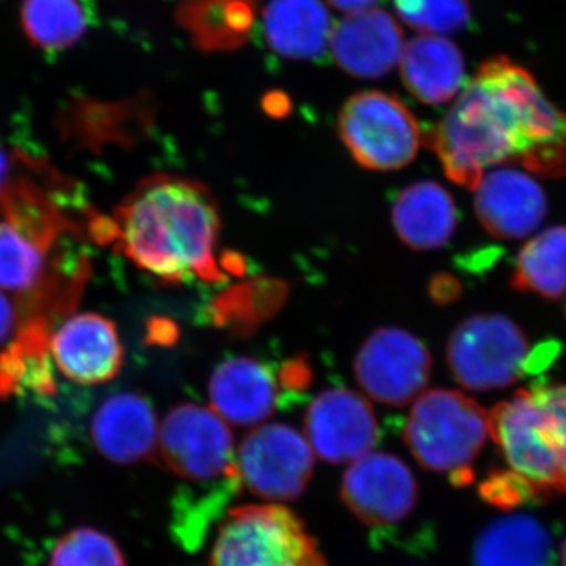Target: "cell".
Returning <instances> with one entry per match:
<instances>
[{"label": "cell", "instance_id": "6da1fadb", "mask_svg": "<svg viewBox=\"0 0 566 566\" xmlns=\"http://www.w3.org/2000/svg\"><path fill=\"white\" fill-rule=\"evenodd\" d=\"M447 177L475 189L488 167L523 159L538 169L566 150V117L534 76L506 57L483 63L427 136Z\"/></svg>", "mask_w": 566, "mask_h": 566}, {"label": "cell", "instance_id": "7a4b0ae2", "mask_svg": "<svg viewBox=\"0 0 566 566\" xmlns=\"http://www.w3.org/2000/svg\"><path fill=\"white\" fill-rule=\"evenodd\" d=\"M219 232L221 212L207 186L159 174L142 180L112 218H104L102 241L167 285L222 282Z\"/></svg>", "mask_w": 566, "mask_h": 566}, {"label": "cell", "instance_id": "3957f363", "mask_svg": "<svg viewBox=\"0 0 566 566\" xmlns=\"http://www.w3.org/2000/svg\"><path fill=\"white\" fill-rule=\"evenodd\" d=\"M490 433L538 497L566 494V385L517 390L490 412Z\"/></svg>", "mask_w": 566, "mask_h": 566}, {"label": "cell", "instance_id": "277c9868", "mask_svg": "<svg viewBox=\"0 0 566 566\" xmlns=\"http://www.w3.org/2000/svg\"><path fill=\"white\" fill-rule=\"evenodd\" d=\"M490 436L485 409L474 398L447 389L417 398L403 433L417 463L433 472H449L455 485L471 482V465Z\"/></svg>", "mask_w": 566, "mask_h": 566}, {"label": "cell", "instance_id": "5b68a950", "mask_svg": "<svg viewBox=\"0 0 566 566\" xmlns=\"http://www.w3.org/2000/svg\"><path fill=\"white\" fill-rule=\"evenodd\" d=\"M315 547L289 506H237L219 527L208 566H301Z\"/></svg>", "mask_w": 566, "mask_h": 566}, {"label": "cell", "instance_id": "8992f818", "mask_svg": "<svg viewBox=\"0 0 566 566\" xmlns=\"http://www.w3.org/2000/svg\"><path fill=\"white\" fill-rule=\"evenodd\" d=\"M338 133L354 161L365 169L389 172L403 169L422 147L419 122L390 93H354L338 114Z\"/></svg>", "mask_w": 566, "mask_h": 566}, {"label": "cell", "instance_id": "52a82bcc", "mask_svg": "<svg viewBox=\"0 0 566 566\" xmlns=\"http://www.w3.org/2000/svg\"><path fill=\"white\" fill-rule=\"evenodd\" d=\"M523 327L505 315H474L458 324L447 344V364L461 386L475 392L515 385L528 364Z\"/></svg>", "mask_w": 566, "mask_h": 566}, {"label": "cell", "instance_id": "ba28073f", "mask_svg": "<svg viewBox=\"0 0 566 566\" xmlns=\"http://www.w3.org/2000/svg\"><path fill=\"white\" fill-rule=\"evenodd\" d=\"M234 465L240 485L249 493L282 504L303 495L314 475V450L289 424H264L245 436Z\"/></svg>", "mask_w": 566, "mask_h": 566}, {"label": "cell", "instance_id": "9c48e42d", "mask_svg": "<svg viewBox=\"0 0 566 566\" xmlns=\"http://www.w3.org/2000/svg\"><path fill=\"white\" fill-rule=\"evenodd\" d=\"M158 453L169 471L189 482L237 475L232 431L218 412L203 406L180 405L166 416Z\"/></svg>", "mask_w": 566, "mask_h": 566}, {"label": "cell", "instance_id": "30bf717a", "mask_svg": "<svg viewBox=\"0 0 566 566\" xmlns=\"http://www.w3.org/2000/svg\"><path fill=\"white\" fill-rule=\"evenodd\" d=\"M357 382L382 405L405 406L422 394L431 375L427 346L397 327L375 331L354 363Z\"/></svg>", "mask_w": 566, "mask_h": 566}, {"label": "cell", "instance_id": "8fae6325", "mask_svg": "<svg viewBox=\"0 0 566 566\" xmlns=\"http://www.w3.org/2000/svg\"><path fill=\"white\" fill-rule=\"evenodd\" d=\"M417 495L411 469L389 453H365L352 461L342 479V501L367 526L401 523L416 509Z\"/></svg>", "mask_w": 566, "mask_h": 566}, {"label": "cell", "instance_id": "7c38bea8", "mask_svg": "<svg viewBox=\"0 0 566 566\" xmlns=\"http://www.w3.org/2000/svg\"><path fill=\"white\" fill-rule=\"evenodd\" d=\"M304 427L312 450L333 464L357 460L379 441L374 409L363 395L348 389L319 394L308 406Z\"/></svg>", "mask_w": 566, "mask_h": 566}, {"label": "cell", "instance_id": "4fadbf2b", "mask_svg": "<svg viewBox=\"0 0 566 566\" xmlns=\"http://www.w3.org/2000/svg\"><path fill=\"white\" fill-rule=\"evenodd\" d=\"M403 31L386 10L371 9L346 14L333 29L329 50L349 76L378 80L400 63Z\"/></svg>", "mask_w": 566, "mask_h": 566}, {"label": "cell", "instance_id": "5bb4252c", "mask_svg": "<svg viewBox=\"0 0 566 566\" xmlns=\"http://www.w3.org/2000/svg\"><path fill=\"white\" fill-rule=\"evenodd\" d=\"M475 212L491 237L524 240L545 221L547 197L528 175L515 169H497L483 175L476 186Z\"/></svg>", "mask_w": 566, "mask_h": 566}, {"label": "cell", "instance_id": "9a60e30c", "mask_svg": "<svg viewBox=\"0 0 566 566\" xmlns=\"http://www.w3.org/2000/svg\"><path fill=\"white\" fill-rule=\"evenodd\" d=\"M52 359L66 378L81 385H102L117 376L123 345L117 327L106 316H71L50 338Z\"/></svg>", "mask_w": 566, "mask_h": 566}, {"label": "cell", "instance_id": "2e32d148", "mask_svg": "<svg viewBox=\"0 0 566 566\" xmlns=\"http://www.w3.org/2000/svg\"><path fill=\"white\" fill-rule=\"evenodd\" d=\"M91 436L98 452L115 464H136L158 453V419L140 394L107 398L93 416Z\"/></svg>", "mask_w": 566, "mask_h": 566}, {"label": "cell", "instance_id": "e0dca14e", "mask_svg": "<svg viewBox=\"0 0 566 566\" xmlns=\"http://www.w3.org/2000/svg\"><path fill=\"white\" fill-rule=\"evenodd\" d=\"M277 381L268 365L251 357H233L216 368L210 381L212 408L226 422L253 427L273 415Z\"/></svg>", "mask_w": 566, "mask_h": 566}, {"label": "cell", "instance_id": "ac0fdd59", "mask_svg": "<svg viewBox=\"0 0 566 566\" xmlns=\"http://www.w3.org/2000/svg\"><path fill=\"white\" fill-rule=\"evenodd\" d=\"M398 65L406 91L428 106L452 102L464 85L463 54L442 35L409 41Z\"/></svg>", "mask_w": 566, "mask_h": 566}, {"label": "cell", "instance_id": "d6986e66", "mask_svg": "<svg viewBox=\"0 0 566 566\" xmlns=\"http://www.w3.org/2000/svg\"><path fill=\"white\" fill-rule=\"evenodd\" d=\"M392 221L398 237L412 251H433L449 243L455 232V202L438 182H416L398 193Z\"/></svg>", "mask_w": 566, "mask_h": 566}, {"label": "cell", "instance_id": "ffe728a7", "mask_svg": "<svg viewBox=\"0 0 566 566\" xmlns=\"http://www.w3.org/2000/svg\"><path fill=\"white\" fill-rule=\"evenodd\" d=\"M329 11L322 0H270L264 36L273 51L293 61H312L329 46Z\"/></svg>", "mask_w": 566, "mask_h": 566}, {"label": "cell", "instance_id": "44dd1931", "mask_svg": "<svg viewBox=\"0 0 566 566\" xmlns=\"http://www.w3.org/2000/svg\"><path fill=\"white\" fill-rule=\"evenodd\" d=\"M553 538L528 515L499 517L480 532L474 566H549Z\"/></svg>", "mask_w": 566, "mask_h": 566}, {"label": "cell", "instance_id": "7402d4cb", "mask_svg": "<svg viewBox=\"0 0 566 566\" xmlns=\"http://www.w3.org/2000/svg\"><path fill=\"white\" fill-rule=\"evenodd\" d=\"M256 0H182L177 20L202 50H232L248 40Z\"/></svg>", "mask_w": 566, "mask_h": 566}, {"label": "cell", "instance_id": "603a6c76", "mask_svg": "<svg viewBox=\"0 0 566 566\" xmlns=\"http://www.w3.org/2000/svg\"><path fill=\"white\" fill-rule=\"evenodd\" d=\"M513 289L545 300L566 294V227H553L528 241L517 255L512 274Z\"/></svg>", "mask_w": 566, "mask_h": 566}, {"label": "cell", "instance_id": "cb8c5ba5", "mask_svg": "<svg viewBox=\"0 0 566 566\" xmlns=\"http://www.w3.org/2000/svg\"><path fill=\"white\" fill-rule=\"evenodd\" d=\"M50 335L46 324L31 319L22 327L20 337L0 356V397L20 390L51 394L54 390L50 357Z\"/></svg>", "mask_w": 566, "mask_h": 566}, {"label": "cell", "instance_id": "d4e9b609", "mask_svg": "<svg viewBox=\"0 0 566 566\" xmlns=\"http://www.w3.org/2000/svg\"><path fill=\"white\" fill-rule=\"evenodd\" d=\"M21 28L36 50H70L85 35L88 14L81 0H22Z\"/></svg>", "mask_w": 566, "mask_h": 566}, {"label": "cell", "instance_id": "484cf974", "mask_svg": "<svg viewBox=\"0 0 566 566\" xmlns=\"http://www.w3.org/2000/svg\"><path fill=\"white\" fill-rule=\"evenodd\" d=\"M50 251L46 244L3 219L0 222V290L39 293L50 273Z\"/></svg>", "mask_w": 566, "mask_h": 566}, {"label": "cell", "instance_id": "4316f807", "mask_svg": "<svg viewBox=\"0 0 566 566\" xmlns=\"http://www.w3.org/2000/svg\"><path fill=\"white\" fill-rule=\"evenodd\" d=\"M48 566H126V562L111 535L80 527L59 538Z\"/></svg>", "mask_w": 566, "mask_h": 566}, {"label": "cell", "instance_id": "83f0119b", "mask_svg": "<svg viewBox=\"0 0 566 566\" xmlns=\"http://www.w3.org/2000/svg\"><path fill=\"white\" fill-rule=\"evenodd\" d=\"M398 17L427 35L463 31L471 21L469 0H395Z\"/></svg>", "mask_w": 566, "mask_h": 566}, {"label": "cell", "instance_id": "f1b7e54d", "mask_svg": "<svg viewBox=\"0 0 566 566\" xmlns=\"http://www.w3.org/2000/svg\"><path fill=\"white\" fill-rule=\"evenodd\" d=\"M480 494L490 504L504 510L538 497L532 486L513 471L494 472L488 476L480 486Z\"/></svg>", "mask_w": 566, "mask_h": 566}, {"label": "cell", "instance_id": "f546056e", "mask_svg": "<svg viewBox=\"0 0 566 566\" xmlns=\"http://www.w3.org/2000/svg\"><path fill=\"white\" fill-rule=\"evenodd\" d=\"M18 323H20V314H18L17 305L9 296L0 292V344L14 333Z\"/></svg>", "mask_w": 566, "mask_h": 566}, {"label": "cell", "instance_id": "4dcf8cb0", "mask_svg": "<svg viewBox=\"0 0 566 566\" xmlns=\"http://www.w3.org/2000/svg\"><path fill=\"white\" fill-rule=\"evenodd\" d=\"M282 379L290 389H304L311 382V370L303 359L293 360L282 371Z\"/></svg>", "mask_w": 566, "mask_h": 566}, {"label": "cell", "instance_id": "1f68e13d", "mask_svg": "<svg viewBox=\"0 0 566 566\" xmlns=\"http://www.w3.org/2000/svg\"><path fill=\"white\" fill-rule=\"evenodd\" d=\"M461 292V286L458 285L455 279L449 277V275H442V277L434 279L431 283V294L439 303H449V301L455 300L458 294Z\"/></svg>", "mask_w": 566, "mask_h": 566}, {"label": "cell", "instance_id": "d6a6232c", "mask_svg": "<svg viewBox=\"0 0 566 566\" xmlns=\"http://www.w3.org/2000/svg\"><path fill=\"white\" fill-rule=\"evenodd\" d=\"M18 164V153H10L3 140L0 139V193L13 178L14 167Z\"/></svg>", "mask_w": 566, "mask_h": 566}, {"label": "cell", "instance_id": "836d02e7", "mask_svg": "<svg viewBox=\"0 0 566 566\" xmlns=\"http://www.w3.org/2000/svg\"><path fill=\"white\" fill-rule=\"evenodd\" d=\"M327 2L335 7V9L345 11L346 14H349L371 9L378 0H327Z\"/></svg>", "mask_w": 566, "mask_h": 566}, {"label": "cell", "instance_id": "e575fe53", "mask_svg": "<svg viewBox=\"0 0 566 566\" xmlns=\"http://www.w3.org/2000/svg\"><path fill=\"white\" fill-rule=\"evenodd\" d=\"M301 566H327V562L323 554L319 553L318 547H315V549L304 558V562L301 564Z\"/></svg>", "mask_w": 566, "mask_h": 566}, {"label": "cell", "instance_id": "d590c367", "mask_svg": "<svg viewBox=\"0 0 566 566\" xmlns=\"http://www.w3.org/2000/svg\"><path fill=\"white\" fill-rule=\"evenodd\" d=\"M560 562H562V566H566V538H565L564 545H562V549H560Z\"/></svg>", "mask_w": 566, "mask_h": 566}]
</instances>
